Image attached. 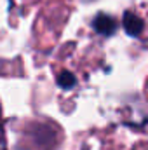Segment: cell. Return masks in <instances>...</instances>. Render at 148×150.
Returning a JSON list of instances; mask_svg holds the SVG:
<instances>
[{"mask_svg":"<svg viewBox=\"0 0 148 150\" xmlns=\"http://www.w3.org/2000/svg\"><path fill=\"white\" fill-rule=\"evenodd\" d=\"M58 84H59V87H63V89L73 87L75 86V75L70 74V72H61V74L58 75Z\"/></svg>","mask_w":148,"mask_h":150,"instance_id":"cell-3","label":"cell"},{"mask_svg":"<svg viewBox=\"0 0 148 150\" xmlns=\"http://www.w3.org/2000/svg\"><path fill=\"white\" fill-rule=\"evenodd\" d=\"M124 28H125V32H127L131 37H138V35L141 33V30H143V21H141L136 14L125 12V14H124Z\"/></svg>","mask_w":148,"mask_h":150,"instance_id":"cell-2","label":"cell"},{"mask_svg":"<svg viewBox=\"0 0 148 150\" xmlns=\"http://www.w3.org/2000/svg\"><path fill=\"white\" fill-rule=\"evenodd\" d=\"M117 23H115V19L110 18V16H106V14H98L94 19H92V28L98 32V33H101V35H110L115 32V26Z\"/></svg>","mask_w":148,"mask_h":150,"instance_id":"cell-1","label":"cell"}]
</instances>
